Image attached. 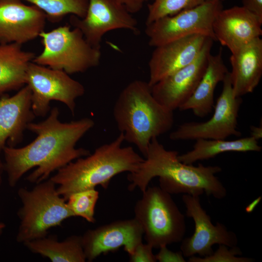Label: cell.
<instances>
[{
    "label": "cell",
    "mask_w": 262,
    "mask_h": 262,
    "mask_svg": "<svg viewBox=\"0 0 262 262\" xmlns=\"http://www.w3.org/2000/svg\"><path fill=\"white\" fill-rule=\"evenodd\" d=\"M134 207V218L140 224L147 243L159 248L180 242L186 226L171 195L159 186L147 187Z\"/></svg>",
    "instance_id": "6"
},
{
    "label": "cell",
    "mask_w": 262,
    "mask_h": 262,
    "mask_svg": "<svg viewBox=\"0 0 262 262\" xmlns=\"http://www.w3.org/2000/svg\"><path fill=\"white\" fill-rule=\"evenodd\" d=\"M228 72L223 61L222 49L215 55L211 54L206 70L195 91L179 109L191 110L199 117L207 116L214 107L215 88L218 83L223 82Z\"/></svg>",
    "instance_id": "20"
},
{
    "label": "cell",
    "mask_w": 262,
    "mask_h": 262,
    "mask_svg": "<svg viewBox=\"0 0 262 262\" xmlns=\"http://www.w3.org/2000/svg\"><path fill=\"white\" fill-rule=\"evenodd\" d=\"M32 252L52 262H85L82 236L72 235L58 241L56 237H44L23 244Z\"/></svg>",
    "instance_id": "23"
},
{
    "label": "cell",
    "mask_w": 262,
    "mask_h": 262,
    "mask_svg": "<svg viewBox=\"0 0 262 262\" xmlns=\"http://www.w3.org/2000/svg\"><path fill=\"white\" fill-rule=\"evenodd\" d=\"M4 170V164L2 162L1 159L0 157V186L2 182V173Z\"/></svg>",
    "instance_id": "34"
},
{
    "label": "cell",
    "mask_w": 262,
    "mask_h": 262,
    "mask_svg": "<svg viewBox=\"0 0 262 262\" xmlns=\"http://www.w3.org/2000/svg\"><path fill=\"white\" fill-rule=\"evenodd\" d=\"M143 236V229L134 218L88 229L82 236L86 261L92 262L101 254L116 251L122 246L130 255L142 242Z\"/></svg>",
    "instance_id": "14"
},
{
    "label": "cell",
    "mask_w": 262,
    "mask_h": 262,
    "mask_svg": "<svg viewBox=\"0 0 262 262\" xmlns=\"http://www.w3.org/2000/svg\"><path fill=\"white\" fill-rule=\"evenodd\" d=\"M223 9L221 0H206L193 8L165 16L146 25L145 33L150 47H156L194 34L215 41L213 22Z\"/></svg>",
    "instance_id": "9"
},
{
    "label": "cell",
    "mask_w": 262,
    "mask_h": 262,
    "mask_svg": "<svg viewBox=\"0 0 262 262\" xmlns=\"http://www.w3.org/2000/svg\"><path fill=\"white\" fill-rule=\"evenodd\" d=\"M222 82V91L211 118L205 122L182 124L170 133L171 140L226 139L232 135L241 136L237 130V120L242 99L234 95L229 71Z\"/></svg>",
    "instance_id": "10"
},
{
    "label": "cell",
    "mask_w": 262,
    "mask_h": 262,
    "mask_svg": "<svg viewBox=\"0 0 262 262\" xmlns=\"http://www.w3.org/2000/svg\"><path fill=\"white\" fill-rule=\"evenodd\" d=\"M25 84L31 91V108L35 116H46L52 100L66 104L74 115L75 100L85 93L83 85L65 71L33 62L26 71Z\"/></svg>",
    "instance_id": "8"
},
{
    "label": "cell",
    "mask_w": 262,
    "mask_h": 262,
    "mask_svg": "<svg viewBox=\"0 0 262 262\" xmlns=\"http://www.w3.org/2000/svg\"><path fill=\"white\" fill-rule=\"evenodd\" d=\"M213 41L208 38L194 61L151 87L153 96L160 104L174 111L190 98L206 70Z\"/></svg>",
    "instance_id": "13"
},
{
    "label": "cell",
    "mask_w": 262,
    "mask_h": 262,
    "mask_svg": "<svg viewBox=\"0 0 262 262\" xmlns=\"http://www.w3.org/2000/svg\"><path fill=\"white\" fill-rule=\"evenodd\" d=\"M148 5L146 24L195 7L206 0H152Z\"/></svg>",
    "instance_id": "26"
},
{
    "label": "cell",
    "mask_w": 262,
    "mask_h": 262,
    "mask_svg": "<svg viewBox=\"0 0 262 262\" xmlns=\"http://www.w3.org/2000/svg\"><path fill=\"white\" fill-rule=\"evenodd\" d=\"M69 22L92 46L99 49L103 36L109 32L124 29L139 33L137 21L118 0H88L85 16L79 18L72 15Z\"/></svg>",
    "instance_id": "11"
},
{
    "label": "cell",
    "mask_w": 262,
    "mask_h": 262,
    "mask_svg": "<svg viewBox=\"0 0 262 262\" xmlns=\"http://www.w3.org/2000/svg\"><path fill=\"white\" fill-rule=\"evenodd\" d=\"M208 38L194 34L155 47L148 62L149 85L151 87L194 61Z\"/></svg>",
    "instance_id": "16"
},
{
    "label": "cell",
    "mask_w": 262,
    "mask_h": 262,
    "mask_svg": "<svg viewBox=\"0 0 262 262\" xmlns=\"http://www.w3.org/2000/svg\"><path fill=\"white\" fill-rule=\"evenodd\" d=\"M229 72L234 95L241 98L252 93L262 76V39H255L232 53Z\"/></svg>",
    "instance_id": "19"
},
{
    "label": "cell",
    "mask_w": 262,
    "mask_h": 262,
    "mask_svg": "<svg viewBox=\"0 0 262 262\" xmlns=\"http://www.w3.org/2000/svg\"><path fill=\"white\" fill-rule=\"evenodd\" d=\"M31 91L26 85L14 95L0 98V152L7 143L15 147L35 116L31 108Z\"/></svg>",
    "instance_id": "18"
},
{
    "label": "cell",
    "mask_w": 262,
    "mask_h": 262,
    "mask_svg": "<svg viewBox=\"0 0 262 262\" xmlns=\"http://www.w3.org/2000/svg\"><path fill=\"white\" fill-rule=\"evenodd\" d=\"M178 155V151L166 149L153 138L143 161L135 171L129 173L128 190L138 188L143 192L154 178L159 177V187L171 195L200 196L205 193L218 199L225 197L227 190L215 176L222 170L220 166L185 164Z\"/></svg>",
    "instance_id": "2"
},
{
    "label": "cell",
    "mask_w": 262,
    "mask_h": 262,
    "mask_svg": "<svg viewBox=\"0 0 262 262\" xmlns=\"http://www.w3.org/2000/svg\"><path fill=\"white\" fill-rule=\"evenodd\" d=\"M59 111L53 108L44 121L28 124L27 129L34 133L36 138L22 147L5 146L4 170L8 184L14 187L25 173L37 168L26 180L38 183L46 180L54 171L68 163L90 154L88 149L76 148L77 142L95 125L93 120L84 117L69 122L59 120Z\"/></svg>",
    "instance_id": "1"
},
{
    "label": "cell",
    "mask_w": 262,
    "mask_h": 262,
    "mask_svg": "<svg viewBox=\"0 0 262 262\" xmlns=\"http://www.w3.org/2000/svg\"><path fill=\"white\" fill-rule=\"evenodd\" d=\"M99 198V192L90 189L79 191L70 195L66 203L74 216H79L90 223L96 222L95 208Z\"/></svg>",
    "instance_id": "25"
},
{
    "label": "cell",
    "mask_w": 262,
    "mask_h": 262,
    "mask_svg": "<svg viewBox=\"0 0 262 262\" xmlns=\"http://www.w3.org/2000/svg\"><path fill=\"white\" fill-rule=\"evenodd\" d=\"M159 251L155 255L157 261L159 262H185V259L182 252H174L168 249L167 246H162L159 247Z\"/></svg>",
    "instance_id": "29"
},
{
    "label": "cell",
    "mask_w": 262,
    "mask_h": 262,
    "mask_svg": "<svg viewBox=\"0 0 262 262\" xmlns=\"http://www.w3.org/2000/svg\"><path fill=\"white\" fill-rule=\"evenodd\" d=\"M182 200L186 215L192 218L195 224L193 235L181 241L180 251L184 257L210 255L213 252L212 246L215 244L229 247L237 246L238 239L235 233L228 230L221 223L213 224L211 217L201 206L199 196L184 194Z\"/></svg>",
    "instance_id": "12"
},
{
    "label": "cell",
    "mask_w": 262,
    "mask_h": 262,
    "mask_svg": "<svg viewBox=\"0 0 262 262\" xmlns=\"http://www.w3.org/2000/svg\"><path fill=\"white\" fill-rule=\"evenodd\" d=\"M36 6L45 13L51 22H58L67 15L83 18L86 13L88 0H21Z\"/></svg>",
    "instance_id": "24"
},
{
    "label": "cell",
    "mask_w": 262,
    "mask_h": 262,
    "mask_svg": "<svg viewBox=\"0 0 262 262\" xmlns=\"http://www.w3.org/2000/svg\"><path fill=\"white\" fill-rule=\"evenodd\" d=\"M262 21L243 7L222 9L213 24L215 41L234 53L262 35Z\"/></svg>",
    "instance_id": "17"
},
{
    "label": "cell",
    "mask_w": 262,
    "mask_h": 262,
    "mask_svg": "<svg viewBox=\"0 0 262 262\" xmlns=\"http://www.w3.org/2000/svg\"><path fill=\"white\" fill-rule=\"evenodd\" d=\"M131 14L139 12L149 0H118Z\"/></svg>",
    "instance_id": "31"
},
{
    "label": "cell",
    "mask_w": 262,
    "mask_h": 262,
    "mask_svg": "<svg viewBox=\"0 0 262 262\" xmlns=\"http://www.w3.org/2000/svg\"><path fill=\"white\" fill-rule=\"evenodd\" d=\"M113 116L125 141L134 145L146 157L153 138L173 127V111L154 98L148 82L135 80L120 93L114 106Z\"/></svg>",
    "instance_id": "4"
},
{
    "label": "cell",
    "mask_w": 262,
    "mask_h": 262,
    "mask_svg": "<svg viewBox=\"0 0 262 262\" xmlns=\"http://www.w3.org/2000/svg\"></svg>",
    "instance_id": "36"
},
{
    "label": "cell",
    "mask_w": 262,
    "mask_h": 262,
    "mask_svg": "<svg viewBox=\"0 0 262 262\" xmlns=\"http://www.w3.org/2000/svg\"><path fill=\"white\" fill-rule=\"evenodd\" d=\"M242 7L262 21V0H241Z\"/></svg>",
    "instance_id": "30"
},
{
    "label": "cell",
    "mask_w": 262,
    "mask_h": 262,
    "mask_svg": "<svg viewBox=\"0 0 262 262\" xmlns=\"http://www.w3.org/2000/svg\"><path fill=\"white\" fill-rule=\"evenodd\" d=\"M47 16L36 6L21 0H0V44L22 45L44 31Z\"/></svg>",
    "instance_id": "15"
},
{
    "label": "cell",
    "mask_w": 262,
    "mask_h": 262,
    "mask_svg": "<svg viewBox=\"0 0 262 262\" xmlns=\"http://www.w3.org/2000/svg\"><path fill=\"white\" fill-rule=\"evenodd\" d=\"M192 149L178 155L182 163L192 164L198 161L208 160L226 152H260L262 147L252 136L234 140L198 139Z\"/></svg>",
    "instance_id": "22"
},
{
    "label": "cell",
    "mask_w": 262,
    "mask_h": 262,
    "mask_svg": "<svg viewBox=\"0 0 262 262\" xmlns=\"http://www.w3.org/2000/svg\"><path fill=\"white\" fill-rule=\"evenodd\" d=\"M17 43L0 44V96L21 89L25 84L29 65L35 54Z\"/></svg>",
    "instance_id": "21"
},
{
    "label": "cell",
    "mask_w": 262,
    "mask_h": 262,
    "mask_svg": "<svg viewBox=\"0 0 262 262\" xmlns=\"http://www.w3.org/2000/svg\"><path fill=\"white\" fill-rule=\"evenodd\" d=\"M124 141V136L120 133L112 142L98 147L92 154L59 169L50 178L58 185V194L66 201L73 193L98 185L106 189L116 175L135 171L144 158L132 147H123Z\"/></svg>",
    "instance_id": "3"
},
{
    "label": "cell",
    "mask_w": 262,
    "mask_h": 262,
    "mask_svg": "<svg viewBox=\"0 0 262 262\" xmlns=\"http://www.w3.org/2000/svg\"><path fill=\"white\" fill-rule=\"evenodd\" d=\"M56 185L49 179L36 183L31 190L18 189L22 207L17 213L20 219L17 242L24 244L46 237L49 229L74 217L66 201L58 194Z\"/></svg>",
    "instance_id": "5"
},
{
    "label": "cell",
    "mask_w": 262,
    "mask_h": 262,
    "mask_svg": "<svg viewBox=\"0 0 262 262\" xmlns=\"http://www.w3.org/2000/svg\"><path fill=\"white\" fill-rule=\"evenodd\" d=\"M43 50L33 62L65 71L68 74L83 73L100 63V49L92 46L78 28L68 25L40 34Z\"/></svg>",
    "instance_id": "7"
},
{
    "label": "cell",
    "mask_w": 262,
    "mask_h": 262,
    "mask_svg": "<svg viewBox=\"0 0 262 262\" xmlns=\"http://www.w3.org/2000/svg\"><path fill=\"white\" fill-rule=\"evenodd\" d=\"M251 136L258 140L262 138V128L261 127H255L252 126L250 127Z\"/></svg>",
    "instance_id": "32"
},
{
    "label": "cell",
    "mask_w": 262,
    "mask_h": 262,
    "mask_svg": "<svg viewBox=\"0 0 262 262\" xmlns=\"http://www.w3.org/2000/svg\"><path fill=\"white\" fill-rule=\"evenodd\" d=\"M262 198V196H259L258 197L254 199L253 201H252L246 207V212L247 213H251V212H252L254 209L258 205V204L260 202Z\"/></svg>",
    "instance_id": "33"
},
{
    "label": "cell",
    "mask_w": 262,
    "mask_h": 262,
    "mask_svg": "<svg viewBox=\"0 0 262 262\" xmlns=\"http://www.w3.org/2000/svg\"><path fill=\"white\" fill-rule=\"evenodd\" d=\"M5 227V224L3 222L0 221V235L1 234L2 231Z\"/></svg>",
    "instance_id": "35"
},
{
    "label": "cell",
    "mask_w": 262,
    "mask_h": 262,
    "mask_svg": "<svg viewBox=\"0 0 262 262\" xmlns=\"http://www.w3.org/2000/svg\"><path fill=\"white\" fill-rule=\"evenodd\" d=\"M153 247L148 243H139L133 252L129 255L131 262H156L155 255L153 253Z\"/></svg>",
    "instance_id": "28"
},
{
    "label": "cell",
    "mask_w": 262,
    "mask_h": 262,
    "mask_svg": "<svg viewBox=\"0 0 262 262\" xmlns=\"http://www.w3.org/2000/svg\"><path fill=\"white\" fill-rule=\"evenodd\" d=\"M229 247L223 245H219L218 249L210 255L204 257H190L189 262H252L253 259L250 258L240 257L242 252L240 249L236 246Z\"/></svg>",
    "instance_id": "27"
}]
</instances>
